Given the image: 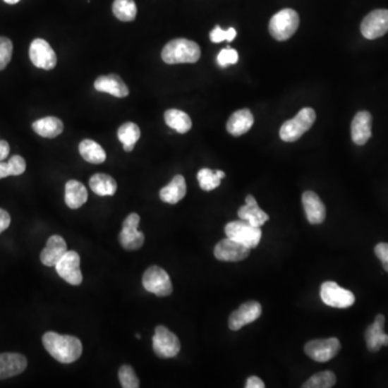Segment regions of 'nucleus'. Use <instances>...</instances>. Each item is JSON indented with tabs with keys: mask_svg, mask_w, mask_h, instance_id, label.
Instances as JSON below:
<instances>
[{
	"mask_svg": "<svg viewBox=\"0 0 388 388\" xmlns=\"http://www.w3.org/2000/svg\"><path fill=\"white\" fill-rule=\"evenodd\" d=\"M320 298L326 305L337 308H347L355 303L352 291L340 287L334 281H326L320 287Z\"/></svg>",
	"mask_w": 388,
	"mask_h": 388,
	"instance_id": "nucleus-8",
	"label": "nucleus"
},
{
	"mask_svg": "<svg viewBox=\"0 0 388 388\" xmlns=\"http://www.w3.org/2000/svg\"><path fill=\"white\" fill-rule=\"evenodd\" d=\"M360 30L363 36L369 40L384 36L388 32V10L370 12L361 22Z\"/></svg>",
	"mask_w": 388,
	"mask_h": 388,
	"instance_id": "nucleus-12",
	"label": "nucleus"
},
{
	"mask_svg": "<svg viewBox=\"0 0 388 388\" xmlns=\"http://www.w3.org/2000/svg\"><path fill=\"white\" fill-rule=\"evenodd\" d=\"M10 224H11V217L9 212L0 208V234L9 228Z\"/></svg>",
	"mask_w": 388,
	"mask_h": 388,
	"instance_id": "nucleus-40",
	"label": "nucleus"
},
{
	"mask_svg": "<svg viewBox=\"0 0 388 388\" xmlns=\"http://www.w3.org/2000/svg\"><path fill=\"white\" fill-rule=\"evenodd\" d=\"M140 222V215H138L136 212H133L124 220L119 241L122 247L126 250H138L144 245V233L138 230Z\"/></svg>",
	"mask_w": 388,
	"mask_h": 388,
	"instance_id": "nucleus-10",
	"label": "nucleus"
},
{
	"mask_svg": "<svg viewBox=\"0 0 388 388\" xmlns=\"http://www.w3.org/2000/svg\"><path fill=\"white\" fill-rule=\"evenodd\" d=\"M216 174H217V176L219 177L220 179H224V177H226V173H224V171H219V169L216 171Z\"/></svg>",
	"mask_w": 388,
	"mask_h": 388,
	"instance_id": "nucleus-44",
	"label": "nucleus"
},
{
	"mask_svg": "<svg viewBox=\"0 0 388 388\" xmlns=\"http://www.w3.org/2000/svg\"><path fill=\"white\" fill-rule=\"evenodd\" d=\"M30 59L35 66L44 71H51L56 66V54L44 39H35L32 42L30 48Z\"/></svg>",
	"mask_w": 388,
	"mask_h": 388,
	"instance_id": "nucleus-13",
	"label": "nucleus"
},
{
	"mask_svg": "<svg viewBox=\"0 0 388 388\" xmlns=\"http://www.w3.org/2000/svg\"><path fill=\"white\" fill-rule=\"evenodd\" d=\"M10 153V146L6 140H0V161L6 160Z\"/></svg>",
	"mask_w": 388,
	"mask_h": 388,
	"instance_id": "nucleus-43",
	"label": "nucleus"
},
{
	"mask_svg": "<svg viewBox=\"0 0 388 388\" xmlns=\"http://www.w3.org/2000/svg\"><path fill=\"white\" fill-rule=\"evenodd\" d=\"M372 116L370 112L359 111L352 121L351 126V133H352V140L355 144L358 146L367 144L368 140H370L372 131Z\"/></svg>",
	"mask_w": 388,
	"mask_h": 388,
	"instance_id": "nucleus-17",
	"label": "nucleus"
},
{
	"mask_svg": "<svg viewBox=\"0 0 388 388\" xmlns=\"http://www.w3.org/2000/svg\"><path fill=\"white\" fill-rule=\"evenodd\" d=\"M384 324H385V317L382 314H379L375 322L365 330V343L370 352L375 353L380 351L382 346H388V334L384 332Z\"/></svg>",
	"mask_w": 388,
	"mask_h": 388,
	"instance_id": "nucleus-20",
	"label": "nucleus"
},
{
	"mask_svg": "<svg viewBox=\"0 0 388 388\" xmlns=\"http://www.w3.org/2000/svg\"><path fill=\"white\" fill-rule=\"evenodd\" d=\"M162 60L166 64H185L197 63L201 57V49L197 42L189 39H174L162 50Z\"/></svg>",
	"mask_w": 388,
	"mask_h": 388,
	"instance_id": "nucleus-2",
	"label": "nucleus"
},
{
	"mask_svg": "<svg viewBox=\"0 0 388 388\" xmlns=\"http://www.w3.org/2000/svg\"><path fill=\"white\" fill-rule=\"evenodd\" d=\"M94 87L96 91L108 93L114 97H119V99H123L130 94L128 85L124 83L119 75H114V73L97 78L94 83Z\"/></svg>",
	"mask_w": 388,
	"mask_h": 388,
	"instance_id": "nucleus-18",
	"label": "nucleus"
},
{
	"mask_svg": "<svg viewBox=\"0 0 388 388\" xmlns=\"http://www.w3.org/2000/svg\"><path fill=\"white\" fill-rule=\"evenodd\" d=\"M12 169V176H20L26 171V162L21 155H13L8 161Z\"/></svg>",
	"mask_w": 388,
	"mask_h": 388,
	"instance_id": "nucleus-38",
	"label": "nucleus"
},
{
	"mask_svg": "<svg viewBox=\"0 0 388 388\" xmlns=\"http://www.w3.org/2000/svg\"><path fill=\"white\" fill-rule=\"evenodd\" d=\"M226 236L245 245L248 248L258 246L262 236V232L259 226H253L246 220L229 222L224 228Z\"/></svg>",
	"mask_w": 388,
	"mask_h": 388,
	"instance_id": "nucleus-5",
	"label": "nucleus"
},
{
	"mask_svg": "<svg viewBox=\"0 0 388 388\" xmlns=\"http://www.w3.org/2000/svg\"><path fill=\"white\" fill-rule=\"evenodd\" d=\"M145 289L158 297H167L173 293L171 277L165 269L153 265L149 267L143 277Z\"/></svg>",
	"mask_w": 388,
	"mask_h": 388,
	"instance_id": "nucleus-6",
	"label": "nucleus"
},
{
	"mask_svg": "<svg viewBox=\"0 0 388 388\" xmlns=\"http://www.w3.org/2000/svg\"><path fill=\"white\" fill-rule=\"evenodd\" d=\"M90 188L94 193L99 197H112L116 192V181L107 174H95L90 179Z\"/></svg>",
	"mask_w": 388,
	"mask_h": 388,
	"instance_id": "nucleus-26",
	"label": "nucleus"
},
{
	"mask_svg": "<svg viewBox=\"0 0 388 388\" xmlns=\"http://www.w3.org/2000/svg\"><path fill=\"white\" fill-rule=\"evenodd\" d=\"M341 349L340 341L337 338L322 339L306 343L304 352L310 358L318 363L332 360L339 354Z\"/></svg>",
	"mask_w": 388,
	"mask_h": 388,
	"instance_id": "nucleus-9",
	"label": "nucleus"
},
{
	"mask_svg": "<svg viewBox=\"0 0 388 388\" xmlns=\"http://www.w3.org/2000/svg\"><path fill=\"white\" fill-rule=\"evenodd\" d=\"M57 274L65 281L73 286L83 283V273L80 269V256L73 250L67 251L62 259L55 265Z\"/></svg>",
	"mask_w": 388,
	"mask_h": 388,
	"instance_id": "nucleus-11",
	"label": "nucleus"
},
{
	"mask_svg": "<svg viewBox=\"0 0 388 388\" xmlns=\"http://www.w3.org/2000/svg\"><path fill=\"white\" fill-rule=\"evenodd\" d=\"M187 193V185L185 177L176 175L173 181L162 188L160 191V199L165 203L177 204L185 198Z\"/></svg>",
	"mask_w": 388,
	"mask_h": 388,
	"instance_id": "nucleus-23",
	"label": "nucleus"
},
{
	"mask_svg": "<svg viewBox=\"0 0 388 388\" xmlns=\"http://www.w3.org/2000/svg\"><path fill=\"white\" fill-rule=\"evenodd\" d=\"M12 176V169L9 163L0 161V179L6 178V177Z\"/></svg>",
	"mask_w": 388,
	"mask_h": 388,
	"instance_id": "nucleus-42",
	"label": "nucleus"
},
{
	"mask_svg": "<svg viewBox=\"0 0 388 388\" xmlns=\"http://www.w3.org/2000/svg\"><path fill=\"white\" fill-rule=\"evenodd\" d=\"M302 204L305 210L308 222L312 224H320L326 218V207L320 198L313 191H305L302 195Z\"/></svg>",
	"mask_w": 388,
	"mask_h": 388,
	"instance_id": "nucleus-19",
	"label": "nucleus"
},
{
	"mask_svg": "<svg viewBox=\"0 0 388 388\" xmlns=\"http://www.w3.org/2000/svg\"><path fill=\"white\" fill-rule=\"evenodd\" d=\"M300 18L293 9H283L272 16L269 32L277 42H286L295 35L299 28Z\"/></svg>",
	"mask_w": 388,
	"mask_h": 388,
	"instance_id": "nucleus-4",
	"label": "nucleus"
},
{
	"mask_svg": "<svg viewBox=\"0 0 388 388\" xmlns=\"http://www.w3.org/2000/svg\"><path fill=\"white\" fill-rule=\"evenodd\" d=\"M165 122L169 128L181 134L189 132L192 128V121L189 114L178 109H169L164 114Z\"/></svg>",
	"mask_w": 388,
	"mask_h": 388,
	"instance_id": "nucleus-28",
	"label": "nucleus"
},
{
	"mask_svg": "<svg viewBox=\"0 0 388 388\" xmlns=\"http://www.w3.org/2000/svg\"><path fill=\"white\" fill-rule=\"evenodd\" d=\"M119 380L123 388L140 387V380L131 365H122L120 368Z\"/></svg>",
	"mask_w": 388,
	"mask_h": 388,
	"instance_id": "nucleus-34",
	"label": "nucleus"
},
{
	"mask_svg": "<svg viewBox=\"0 0 388 388\" xmlns=\"http://www.w3.org/2000/svg\"><path fill=\"white\" fill-rule=\"evenodd\" d=\"M67 244L61 236L49 238L46 247L40 254V260L46 267H55L67 253Z\"/></svg>",
	"mask_w": 388,
	"mask_h": 388,
	"instance_id": "nucleus-21",
	"label": "nucleus"
},
{
	"mask_svg": "<svg viewBox=\"0 0 388 388\" xmlns=\"http://www.w3.org/2000/svg\"><path fill=\"white\" fill-rule=\"evenodd\" d=\"M250 254V248L232 240V238H224L216 245L214 255L216 259L226 262H238L244 260Z\"/></svg>",
	"mask_w": 388,
	"mask_h": 388,
	"instance_id": "nucleus-14",
	"label": "nucleus"
},
{
	"mask_svg": "<svg viewBox=\"0 0 388 388\" xmlns=\"http://www.w3.org/2000/svg\"><path fill=\"white\" fill-rule=\"evenodd\" d=\"M254 126V116L249 109H241L232 114L226 123V130L232 136L246 134Z\"/></svg>",
	"mask_w": 388,
	"mask_h": 388,
	"instance_id": "nucleus-22",
	"label": "nucleus"
},
{
	"mask_svg": "<svg viewBox=\"0 0 388 388\" xmlns=\"http://www.w3.org/2000/svg\"><path fill=\"white\" fill-rule=\"evenodd\" d=\"M42 343L47 352L61 363H75L83 354V343L75 337L49 332L42 337Z\"/></svg>",
	"mask_w": 388,
	"mask_h": 388,
	"instance_id": "nucleus-1",
	"label": "nucleus"
},
{
	"mask_svg": "<svg viewBox=\"0 0 388 388\" xmlns=\"http://www.w3.org/2000/svg\"><path fill=\"white\" fill-rule=\"evenodd\" d=\"M140 138V130L138 124L126 122L122 124L118 130V138L123 145L124 151L131 152L134 149L135 144Z\"/></svg>",
	"mask_w": 388,
	"mask_h": 388,
	"instance_id": "nucleus-29",
	"label": "nucleus"
},
{
	"mask_svg": "<svg viewBox=\"0 0 388 388\" xmlns=\"http://www.w3.org/2000/svg\"><path fill=\"white\" fill-rule=\"evenodd\" d=\"M5 3L9 4V5H16L18 4L20 0H4Z\"/></svg>",
	"mask_w": 388,
	"mask_h": 388,
	"instance_id": "nucleus-45",
	"label": "nucleus"
},
{
	"mask_svg": "<svg viewBox=\"0 0 388 388\" xmlns=\"http://www.w3.org/2000/svg\"><path fill=\"white\" fill-rule=\"evenodd\" d=\"M375 255L381 260L384 269L388 272V244L387 243H380L375 246Z\"/></svg>",
	"mask_w": 388,
	"mask_h": 388,
	"instance_id": "nucleus-39",
	"label": "nucleus"
},
{
	"mask_svg": "<svg viewBox=\"0 0 388 388\" xmlns=\"http://www.w3.org/2000/svg\"><path fill=\"white\" fill-rule=\"evenodd\" d=\"M112 12L120 21L132 22L138 16V6L134 0H114Z\"/></svg>",
	"mask_w": 388,
	"mask_h": 388,
	"instance_id": "nucleus-31",
	"label": "nucleus"
},
{
	"mask_svg": "<svg viewBox=\"0 0 388 388\" xmlns=\"http://www.w3.org/2000/svg\"><path fill=\"white\" fill-rule=\"evenodd\" d=\"M153 351L160 358H173L181 351V341L164 326L155 328L152 339Z\"/></svg>",
	"mask_w": 388,
	"mask_h": 388,
	"instance_id": "nucleus-7",
	"label": "nucleus"
},
{
	"mask_svg": "<svg viewBox=\"0 0 388 388\" xmlns=\"http://www.w3.org/2000/svg\"><path fill=\"white\" fill-rule=\"evenodd\" d=\"M238 53L236 49H231L230 47L220 51L217 56V63L222 68H226L229 65H234L238 63Z\"/></svg>",
	"mask_w": 388,
	"mask_h": 388,
	"instance_id": "nucleus-37",
	"label": "nucleus"
},
{
	"mask_svg": "<svg viewBox=\"0 0 388 388\" xmlns=\"http://www.w3.org/2000/svg\"><path fill=\"white\" fill-rule=\"evenodd\" d=\"M79 152L83 160L92 164H102L106 161V152L103 147L92 140H85L79 145Z\"/></svg>",
	"mask_w": 388,
	"mask_h": 388,
	"instance_id": "nucleus-27",
	"label": "nucleus"
},
{
	"mask_svg": "<svg viewBox=\"0 0 388 388\" xmlns=\"http://www.w3.org/2000/svg\"><path fill=\"white\" fill-rule=\"evenodd\" d=\"M236 30L234 28H230L228 30H224L220 26H216L210 34V42L214 44H219L224 40L231 42L236 39Z\"/></svg>",
	"mask_w": 388,
	"mask_h": 388,
	"instance_id": "nucleus-36",
	"label": "nucleus"
},
{
	"mask_svg": "<svg viewBox=\"0 0 388 388\" xmlns=\"http://www.w3.org/2000/svg\"><path fill=\"white\" fill-rule=\"evenodd\" d=\"M316 120L313 108L306 107L300 110L293 119L288 120L281 126L279 136L286 143L297 142L304 133L308 132Z\"/></svg>",
	"mask_w": 388,
	"mask_h": 388,
	"instance_id": "nucleus-3",
	"label": "nucleus"
},
{
	"mask_svg": "<svg viewBox=\"0 0 388 388\" xmlns=\"http://www.w3.org/2000/svg\"><path fill=\"white\" fill-rule=\"evenodd\" d=\"M245 387L265 388V383H263L262 380L259 379L258 377H248V380H247L246 385H245Z\"/></svg>",
	"mask_w": 388,
	"mask_h": 388,
	"instance_id": "nucleus-41",
	"label": "nucleus"
},
{
	"mask_svg": "<svg viewBox=\"0 0 388 388\" xmlns=\"http://www.w3.org/2000/svg\"><path fill=\"white\" fill-rule=\"evenodd\" d=\"M32 130L42 138H55L62 134L64 124L56 116H46L32 123Z\"/></svg>",
	"mask_w": 388,
	"mask_h": 388,
	"instance_id": "nucleus-25",
	"label": "nucleus"
},
{
	"mask_svg": "<svg viewBox=\"0 0 388 388\" xmlns=\"http://www.w3.org/2000/svg\"><path fill=\"white\" fill-rule=\"evenodd\" d=\"M261 313H262V308H261V304L259 302H246L231 314L230 318H229V328L233 332H238L246 325L258 320Z\"/></svg>",
	"mask_w": 388,
	"mask_h": 388,
	"instance_id": "nucleus-15",
	"label": "nucleus"
},
{
	"mask_svg": "<svg viewBox=\"0 0 388 388\" xmlns=\"http://www.w3.org/2000/svg\"><path fill=\"white\" fill-rule=\"evenodd\" d=\"M337 377L332 371L316 373L302 385L303 388H332L336 384Z\"/></svg>",
	"mask_w": 388,
	"mask_h": 388,
	"instance_id": "nucleus-32",
	"label": "nucleus"
},
{
	"mask_svg": "<svg viewBox=\"0 0 388 388\" xmlns=\"http://www.w3.org/2000/svg\"><path fill=\"white\" fill-rule=\"evenodd\" d=\"M13 52V44L7 37H0V71H4L9 64Z\"/></svg>",
	"mask_w": 388,
	"mask_h": 388,
	"instance_id": "nucleus-35",
	"label": "nucleus"
},
{
	"mask_svg": "<svg viewBox=\"0 0 388 388\" xmlns=\"http://www.w3.org/2000/svg\"><path fill=\"white\" fill-rule=\"evenodd\" d=\"M28 367V359L18 353L0 354V380L9 379L21 375Z\"/></svg>",
	"mask_w": 388,
	"mask_h": 388,
	"instance_id": "nucleus-16",
	"label": "nucleus"
},
{
	"mask_svg": "<svg viewBox=\"0 0 388 388\" xmlns=\"http://www.w3.org/2000/svg\"><path fill=\"white\" fill-rule=\"evenodd\" d=\"M238 214L240 219L246 220L249 224L259 226V228L269 220V215L267 212H263L257 203L253 204V205L245 204L238 210Z\"/></svg>",
	"mask_w": 388,
	"mask_h": 388,
	"instance_id": "nucleus-30",
	"label": "nucleus"
},
{
	"mask_svg": "<svg viewBox=\"0 0 388 388\" xmlns=\"http://www.w3.org/2000/svg\"><path fill=\"white\" fill-rule=\"evenodd\" d=\"M87 188L80 181H69L65 186V203L71 210H78L87 203Z\"/></svg>",
	"mask_w": 388,
	"mask_h": 388,
	"instance_id": "nucleus-24",
	"label": "nucleus"
},
{
	"mask_svg": "<svg viewBox=\"0 0 388 388\" xmlns=\"http://www.w3.org/2000/svg\"><path fill=\"white\" fill-rule=\"evenodd\" d=\"M198 181H199L202 190L212 191V190L219 187L222 179L217 176L216 171H212L210 169H202L198 173Z\"/></svg>",
	"mask_w": 388,
	"mask_h": 388,
	"instance_id": "nucleus-33",
	"label": "nucleus"
}]
</instances>
